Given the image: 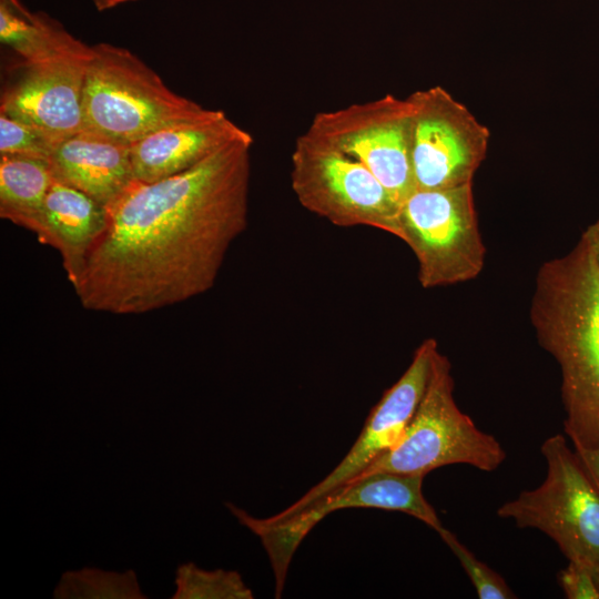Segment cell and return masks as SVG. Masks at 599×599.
Segmentation results:
<instances>
[{"label":"cell","mask_w":599,"mask_h":599,"mask_svg":"<svg viewBox=\"0 0 599 599\" xmlns=\"http://www.w3.org/2000/svg\"><path fill=\"white\" fill-rule=\"evenodd\" d=\"M573 448L599 491V446Z\"/></svg>","instance_id":"23"},{"label":"cell","mask_w":599,"mask_h":599,"mask_svg":"<svg viewBox=\"0 0 599 599\" xmlns=\"http://www.w3.org/2000/svg\"><path fill=\"white\" fill-rule=\"evenodd\" d=\"M408 99L413 108L415 190L473 183L488 151V128L439 85L416 91Z\"/></svg>","instance_id":"10"},{"label":"cell","mask_w":599,"mask_h":599,"mask_svg":"<svg viewBox=\"0 0 599 599\" xmlns=\"http://www.w3.org/2000/svg\"><path fill=\"white\" fill-rule=\"evenodd\" d=\"M290 179L298 203L333 225L400 237V203L364 164L306 131L295 140Z\"/></svg>","instance_id":"6"},{"label":"cell","mask_w":599,"mask_h":599,"mask_svg":"<svg viewBox=\"0 0 599 599\" xmlns=\"http://www.w3.org/2000/svg\"><path fill=\"white\" fill-rule=\"evenodd\" d=\"M581 236L590 247L599 273V217L587 226Z\"/></svg>","instance_id":"24"},{"label":"cell","mask_w":599,"mask_h":599,"mask_svg":"<svg viewBox=\"0 0 599 599\" xmlns=\"http://www.w3.org/2000/svg\"><path fill=\"white\" fill-rule=\"evenodd\" d=\"M207 110L172 91L129 49L105 42L92 45L83 84V130L132 145Z\"/></svg>","instance_id":"3"},{"label":"cell","mask_w":599,"mask_h":599,"mask_svg":"<svg viewBox=\"0 0 599 599\" xmlns=\"http://www.w3.org/2000/svg\"><path fill=\"white\" fill-rule=\"evenodd\" d=\"M92 53L21 62L1 93L0 113L61 140L83 130L82 98Z\"/></svg>","instance_id":"12"},{"label":"cell","mask_w":599,"mask_h":599,"mask_svg":"<svg viewBox=\"0 0 599 599\" xmlns=\"http://www.w3.org/2000/svg\"><path fill=\"white\" fill-rule=\"evenodd\" d=\"M529 317L560 369L566 435L573 447L599 446V273L582 236L540 265Z\"/></svg>","instance_id":"2"},{"label":"cell","mask_w":599,"mask_h":599,"mask_svg":"<svg viewBox=\"0 0 599 599\" xmlns=\"http://www.w3.org/2000/svg\"><path fill=\"white\" fill-rule=\"evenodd\" d=\"M306 132L364 164L399 203L415 191L408 97L386 94L317 112Z\"/></svg>","instance_id":"9"},{"label":"cell","mask_w":599,"mask_h":599,"mask_svg":"<svg viewBox=\"0 0 599 599\" xmlns=\"http://www.w3.org/2000/svg\"><path fill=\"white\" fill-rule=\"evenodd\" d=\"M58 599H145L133 570L123 573L98 568L67 571L55 587Z\"/></svg>","instance_id":"18"},{"label":"cell","mask_w":599,"mask_h":599,"mask_svg":"<svg viewBox=\"0 0 599 599\" xmlns=\"http://www.w3.org/2000/svg\"><path fill=\"white\" fill-rule=\"evenodd\" d=\"M454 390L451 363L438 349L425 393L403 437L356 478L380 471L426 476L455 464L481 471L498 469L506 450L458 407Z\"/></svg>","instance_id":"4"},{"label":"cell","mask_w":599,"mask_h":599,"mask_svg":"<svg viewBox=\"0 0 599 599\" xmlns=\"http://www.w3.org/2000/svg\"><path fill=\"white\" fill-rule=\"evenodd\" d=\"M425 476L374 473L352 480L287 516L254 518L227 502L237 520L260 537L275 579V598H281L292 558L307 534L329 514L347 508H377L405 512L437 534L444 528L423 494Z\"/></svg>","instance_id":"8"},{"label":"cell","mask_w":599,"mask_h":599,"mask_svg":"<svg viewBox=\"0 0 599 599\" xmlns=\"http://www.w3.org/2000/svg\"><path fill=\"white\" fill-rule=\"evenodd\" d=\"M108 207L88 194L54 179L44 200L34 234L57 250L71 285L108 224Z\"/></svg>","instance_id":"15"},{"label":"cell","mask_w":599,"mask_h":599,"mask_svg":"<svg viewBox=\"0 0 599 599\" xmlns=\"http://www.w3.org/2000/svg\"><path fill=\"white\" fill-rule=\"evenodd\" d=\"M591 570H592V575H593L596 585H597L598 590H599V562L591 564Z\"/></svg>","instance_id":"26"},{"label":"cell","mask_w":599,"mask_h":599,"mask_svg":"<svg viewBox=\"0 0 599 599\" xmlns=\"http://www.w3.org/2000/svg\"><path fill=\"white\" fill-rule=\"evenodd\" d=\"M438 535L463 566L480 599L517 598L505 579L479 560L454 532L444 527Z\"/></svg>","instance_id":"20"},{"label":"cell","mask_w":599,"mask_h":599,"mask_svg":"<svg viewBox=\"0 0 599 599\" xmlns=\"http://www.w3.org/2000/svg\"><path fill=\"white\" fill-rule=\"evenodd\" d=\"M540 453L544 481L502 504L497 516L544 532L568 560L599 562V491L593 480L564 435L546 438Z\"/></svg>","instance_id":"5"},{"label":"cell","mask_w":599,"mask_h":599,"mask_svg":"<svg viewBox=\"0 0 599 599\" xmlns=\"http://www.w3.org/2000/svg\"><path fill=\"white\" fill-rule=\"evenodd\" d=\"M0 41L23 62L85 53L91 49L59 21L44 12H31L20 0H0Z\"/></svg>","instance_id":"16"},{"label":"cell","mask_w":599,"mask_h":599,"mask_svg":"<svg viewBox=\"0 0 599 599\" xmlns=\"http://www.w3.org/2000/svg\"><path fill=\"white\" fill-rule=\"evenodd\" d=\"M91 1L97 10L105 11L116 6L123 4L125 2H131L135 0H91Z\"/></svg>","instance_id":"25"},{"label":"cell","mask_w":599,"mask_h":599,"mask_svg":"<svg viewBox=\"0 0 599 599\" xmlns=\"http://www.w3.org/2000/svg\"><path fill=\"white\" fill-rule=\"evenodd\" d=\"M558 583L568 599H599L591 564L568 560L567 567L558 573Z\"/></svg>","instance_id":"22"},{"label":"cell","mask_w":599,"mask_h":599,"mask_svg":"<svg viewBox=\"0 0 599 599\" xmlns=\"http://www.w3.org/2000/svg\"><path fill=\"white\" fill-rule=\"evenodd\" d=\"M58 141L41 129L0 113V155L49 160Z\"/></svg>","instance_id":"21"},{"label":"cell","mask_w":599,"mask_h":599,"mask_svg":"<svg viewBox=\"0 0 599 599\" xmlns=\"http://www.w3.org/2000/svg\"><path fill=\"white\" fill-rule=\"evenodd\" d=\"M173 599H253L252 590L234 570H204L193 562L179 566Z\"/></svg>","instance_id":"19"},{"label":"cell","mask_w":599,"mask_h":599,"mask_svg":"<svg viewBox=\"0 0 599 599\" xmlns=\"http://www.w3.org/2000/svg\"><path fill=\"white\" fill-rule=\"evenodd\" d=\"M48 161L55 180L106 207L136 181L131 146L87 130L58 141Z\"/></svg>","instance_id":"14"},{"label":"cell","mask_w":599,"mask_h":599,"mask_svg":"<svg viewBox=\"0 0 599 599\" xmlns=\"http://www.w3.org/2000/svg\"><path fill=\"white\" fill-rule=\"evenodd\" d=\"M399 224V240L413 251L424 288L468 282L481 273L486 247L473 183L415 190L400 203Z\"/></svg>","instance_id":"7"},{"label":"cell","mask_w":599,"mask_h":599,"mask_svg":"<svg viewBox=\"0 0 599 599\" xmlns=\"http://www.w3.org/2000/svg\"><path fill=\"white\" fill-rule=\"evenodd\" d=\"M53 181L48 160L0 155V217L34 233Z\"/></svg>","instance_id":"17"},{"label":"cell","mask_w":599,"mask_h":599,"mask_svg":"<svg viewBox=\"0 0 599 599\" xmlns=\"http://www.w3.org/2000/svg\"><path fill=\"white\" fill-rule=\"evenodd\" d=\"M438 349L437 341L432 337L418 345L406 370L372 408L358 438L341 463L276 516L296 512L319 497L351 483L400 440L425 393L433 359Z\"/></svg>","instance_id":"11"},{"label":"cell","mask_w":599,"mask_h":599,"mask_svg":"<svg viewBox=\"0 0 599 599\" xmlns=\"http://www.w3.org/2000/svg\"><path fill=\"white\" fill-rule=\"evenodd\" d=\"M253 138L222 110L161 128L131 146L134 179L154 182L199 164L232 142Z\"/></svg>","instance_id":"13"},{"label":"cell","mask_w":599,"mask_h":599,"mask_svg":"<svg viewBox=\"0 0 599 599\" xmlns=\"http://www.w3.org/2000/svg\"><path fill=\"white\" fill-rule=\"evenodd\" d=\"M253 138L221 148L193 167L135 181L72 287L89 311L139 315L209 292L248 223Z\"/></svg>","instance_id":"1"}]
</instances>
